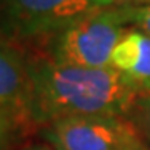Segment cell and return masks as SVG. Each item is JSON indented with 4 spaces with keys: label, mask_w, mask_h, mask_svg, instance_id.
<instances>
[{
    "label": "cell",
    "mask_w": 150,
    "mask_h": 150,
    "mask_svg": "<svg viewBox=\"0 0 150 150\" xmlns=\"http://www.w3.org/2000/svg\"><path fill=\"white\" fill-rule=\"evenodd\" d=\"M32 85L25 112L33 122L48 123L75 115H127L140 95L113 67L85 69L30 60Z\"/></svg>",
    "instance_id": "obj_1"
},
{
    "label": "cell",
    "mask_w": 150,
    "mask_h": 150,
    "mask_svg": "<svg viewBox=\"0 0 150 150\" xmlns=\"http://www.w3.org/2000/svg\"><path fill=\"white\" fill-rule=\"evenodd\" d=\"M129 30L123 5L100 8L52 37L48 59L60 65L108 69L113 50Z\"/></svg>",
    "instance_id": "obj_2"
},
{
    "label": "cell",
    "mask_w": 150,
    "mask_h": 150,
    "mask_svg": "<svg viewBox=\"0 0 150 150\" xmlns=\"http://www.w3.org/2000/svg\"><path fill=\"white\" fill-rule=\"evenodd\" d=\"M100 8L95 0H0V33L13 42L55 37Z\"/></svg>",
    "instance_id": "obj_3"
},
{
    "label": "cell",
    "mask_w": 150,
    "mask_h": 150,
    "mask_svg": "<svg viewBox=\"0 0 150 150\" xmlns=\"http://www.w3.org/2000/svg\"><path fill=\"white\" fill-rule=\"evenodd\" d=\"M55 150H147L139 130L122 115H75L45 125Z\"/></svg>",
    "instance_id": "obj_4"
},
{
    "label": "cell",
    "mask_w": 150,
    "mask_h": 150,
    "mask_svg": "<svg viewBox=\"0 0 150 150\" xmlns=\"http://www.w3.org/2000/svg\"><path fill=\"white\" fill-rule=\"evenodd\" d=\"M30 85V59L17 42L0 33V112L13 117L25 112Z\"/></svg>",
    "instance_id": "obj_5"
},
{
    "label": "cell",
    "mask_w": 150,
    "mask_h": 150,
    "mask_svg": "<svg viewBox=\"0 0 150 150\" xmlns=\"http://www.w3.org/2000/svg\"><path fill=\"white\" fill-rule=\"evenodd\" d=\"M112 67L122 72L139 93L150 92V35L130 28L112 55Z\"/></svg>",
    "instance_id": "obj_6"
},
{
    "label": "cell",
    "mask_w": 150,
    "mask_h": 150,
    "mask_svg": "<svg viewBox=\"0 0 150 150\" xmlns=\"http://www.w3.org/2000/svg\"><path fill=\"white\" fill-rule=\"evenodd\" d=\"M123 13L130 28L150 35V4L149 5H135V4L123 5Z\"/></svg>",
    "instance_id": "obj_7"
},
{
    "label": "cell",
    "mask_w": 150,
    "mask_h": 150,
    "mask_svg": "<svg viewBox=\"0 0 150 150\" xmlns=\"http://www.w3.org/2000/svg\"><path fill=\"white\" fill-rule=\"evenodd\" d=\"M132 112L135 117V127L150 144V92L137 97Z\"/></svg>",
    "instance_id": "obj_8"
},
{
    "label": "cell",
    "mask_w": 150,
    "mask_h": 150,
    "mask_svg": "<svg viewBox=\"0 0 150 150\" xmlns=\"http://www.w3.org/2000/svg\"><path fill=\"white\" fill-rule=\"evenodd\" d=\"M12 122H13V115L0 112V150H4V145H5L8 135H10Z\"/></svg>",
    "instance_id": "obj_9"
},
{
    "label": "cell",
    "mask_w": 150,
    "mask_h": 150,
    "mask_svg": "<svg viewBox=\"0 0 150 150\" xmlns=\"http://www.w3.org/2000/svg\"><path fill=\"white\" fill-rule=\"evenodd\" d=\"M97 4L103 8H107V7H122V5H129L132 4L130 0H95Z\"/></svg>",
    "instance_id": "obj_10"
},
{
    "label": "cell",
    "mask_w": 150,
    "mask_h": 150,
    "mask_svg": "<svg viewBox=\"0 0 150 150\" xmlns=\"http://www.w3.org/2000/svg\"><path fill=\"white\" fill-rule=\"evenodd\" d=\"M23 150H55V149L50 147L48 144H33L30 147H25Z\"/></svg>",
    "instance_id": "obj_11"
},
{
    "label": "cell",
    "mask_w": 150,
    "mask_h": 150,
    "mask_svg": "<svg viewBox=\"0 0 150 150\" xmlns=\"http://www.w3.org/2000/svg\"><path fill=\"white\" fill-rule=\"evenodd\" d=\"M132 4H140V5H149L150 0H130Z\"/></svg>",
    "instance_id": "obj_12"
}]
</instances>
